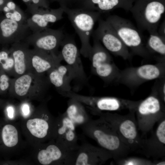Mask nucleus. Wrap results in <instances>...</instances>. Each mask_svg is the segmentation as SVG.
Returning <instances> with one entry per match:
<instances>
[{"mask_svg": "<svg viewBox=\"0 0 165 165\" xmlns=\"http://www.w3.org/2000/svg\"><path fill=\"white\" fill-rule=\"evenodd\" d=\"M56 118L48 110L46 101L35 108L29 117L21 119L22 134L30 146L52 139Z\"/></svg>", "mask_w": 165, "mask_h": 165, "instance_id": "1", "label": "nucleus"}, {"mask_svg": "<svg viewBox=\"0 0 165 165\" xmlns=\"http://www.w3.org/2000/svg\"><path fill=\"white\" fill-rule=\"evenodd\" d=\"M47 76L28 72L11 80L10 95L20 101H46L45 97L50 84Z\"/></svg>", "mask_w": 165, "mask_h": 165, "instance_id": "2", "label": "nucleus"}, {"mask_svg": "<svg viewBox=\"0 0 165 165\" xmlns=\"http://www.w3.org/2000/svg\"><path fill=\"white\" fill-rule=\"evenodd\" d=\"M62 7L67 15L81 42L80 53L89 59L92 48L90 39L96 22L101 18L100 13L81 7Z\"/></svg>", "mask_w": 165, "mask_h": 165, "instance_id": "3", "label": "nucleus"}, {"mask_svg": "<svg viewBox=\"0 0 165 165\" xmlns=\"http://www.w3.org/2000/svg\"><path fill=\"white\" fill-rule=\"evenodd\" d=\"M129 11L140 30L157 32L165 12V0H135Z\"/></svg>", "mask_w": 165, "mask_h": 165, "instance_id": "4", "label": "nucleus"}, {"mask_svg": "<svg viewBox=\"0 0 165 165\" xmlns=\"http://www.w3.org/2000/svg\"><path fill=\"white\" fill-rule=\"evenodd\" d=\"M31 156L41 165H73L75 151L51 140L32 147Z\"/></svg>", "mask_w": 165, "mask_h": 165, "instance_id": "5", "label": "nucleus"}, {"mask_svg": "<svg viewBox=\"0 0 165 165\" xmlns=\"http://www.w3.org/2000/svg\"><path fill=\"white\" fill-rule=\"evenodd\" d=\"M105 20L112 27L125 45L133 54L144 58L150 57L139 31L130 21L115 15L109 16Z\"/></svg>", "mask_w": 165, "mask_h": 165, "instance_id": "6", "label": "nucleus"}, {"mask_svg": "<svg viewBox=\"0 0 165 165\" xmlns=\"http://www.w3.org/2000/svg\"><path fill=\"white\" fill-rule=\"evenodd\" d=\"M23 136L20 124L0 117V156L11 158L30 146Z\"/></svg>", "mask_w": 165, "mask_h": 165, "instance_id": "7", "label": "nucleus"}, {"mask_svg": "<svg viewBox=\"0 0 165 165\" xmlns=\"http://www.w3.org/2000/svg\"><path fill=\"white\" fill-rule=\"evenodd\" d=\"M97 28L94 30L93 38L99 40L105 48L113 55L125 60L130 59L131 54L116 31L106 20L100 18Z\"/></svg>", "mask_w": 165, "mask_h": 165, "instance_id": "8", "label": "nucleus"}, {"mask_svg": "<svg viewBox=\"0 0 165 165\" xmlns=\"http://www.w3.org/2000/svg\"><path fill=\"white\" fill-rule=\"evenodd\" d=\"M164 64H146L127 68L120 72L116 80L129 86H137L143 83L163 77Z\"/></svg>", "mask_w": 165, "mask_h": 165, "instance_id": "9", "label": "nucleus"}, {"mask_svg": "<svg viewBox=\"0 0 165 165\" xmlns=\"http://www.w3.org/2000/svg\"><path fill=\"white\" fill-rule=\"evenodd\" d=\"M90 59L92 71L106 83L116 81L120 73L108 52L100 44L94 45Z\"/></svg>", "mask_w": 165, "mask_h": 165, "instance_id": "10", "label": "nucleus"}, {"mask_svg": "<svg viewBox=\"0 0 165 165\" xmlns=\"http://www.w3.org/2000/svg\"><path fill=\"white\" fill-rule=\"evenodd\" d=\"M60 46V53L63 60L72 71L74 81L77 83L85 85L88 79L85 72L80 56V52L73 35L65 34Z\"/></svg>", "mask_w": 165, "mask_h": 165, "instance_id": "11", "label": "nucleus"}, {"mask_svg": "<svg viewBox=\"0 0 165 165\" xmlns=\"http://www.w3.org/2000/svg\"><path fill=\"white\" fill-rule=\"evenodd\" d=\"M65 35L62 28L52 29L48 27L35 32H32L24 41L33 48L58 53L57 51Z\"/></svg>", "mask_w": 165, "mask_h": 165, "instance_id": "12", "label": "nucleus"}, {"mask_svg": "<svg viewBox=\"0 0 165 165\" xmlns=\"http://www.w3.org/2000/svg\"><path fill=\"white\" fill-rule=\"evenodd\" d=\"M52 139L72 150H77L79 146L75 126L65 112L56 117Z\"/></svg>", "mask_w": 165, "mask_h": 165, "instance_id": "13", "label": "nucleus"}, {"mask_svg": "<svg viewBox=\"0 0 165 165\" xmlns=\"http://www.w3.org/2000/svg\"><path fill=\"white\" fill-rule=\"evenodd\" d=\"M62 60L60 52L56 53L34 48L30 49L28 61V72L39 75H44L61 64Z\"/></svg>", "mask_w": 165, "mask_h": 165, "instance_id": "14", "label": "nucleus"}, {"mask_svg": "<svg viewBox=\"0 0 165 165\" xmlns=\"http://www.w3.org/2000/svg\"><path fill=\"white\" fill-rule=\"evenodd\" d=\"M26 24L18 23L0 15V44L6 45L24 41L30 33Z\"/></svg>", "mask_w": 165, "mask_h": 165, "instance_id": "15", "label": "nucleus"}, {"mask_svg": "<svg viewBox=\"0 0 165 165\" xmlns=\"http://www.w3.org/2000/svg\"><path fill=\"white\" fill-rule=\"evenodd\" d=\"M64 13L60 6L57 9L39 8L30 14L26 24L32 32H38L47 28L49 24L62 19Z\"/></svg>", "mask_w": 165, "mask_h": 165, "instance_id": "16", "label": "nucleus"}, {"mask_svg": "<svg viewBox=\"0 0 165 165\" xmlns=\"http://www.w3.org/2000/svg\"><path fill=\"white\" fill-rule=\"evenodd\" d=\"M47 74L50 83L60 94L72 91L71 83L75 78L72 71L67 65L61 64Z\"/></svg>", "mask_w": 165, "mask_h": 165, "instance_id": "17", "label": "nucleus"}, {"mask_svg": "<svg viewBox=\"0 0 165 165\" xmlns=\"http://www.w3.org/2000/svg\"><path fill=\"white\" fill-rule=\"evenodd\" d=\"M135 0H81L78 7L101 13L121 8L129 11Z\"/></svg>", "mask_w": 165, "mask_h": 165, "instance_id": "18", "label": "nucleus"}, {"mask_svg": "<svg viewBox=\"0 0 165 165\" xmlns=\"http://www.w3.org/2000/svg\"><path fill=\"white\" fill-rule=\"evenodd\" d=\"M105 154L89 143H83L75 151L73 165L97 164L105 159Z\"/></svg>", "mask_w": 165, "mask_h": 165, "instance_id": "19", "label": "nucleus"}, {"mask_svg": "<svg viewBox=\"0 0 165 165\" xmlns=\"http://www.w3.org/2000/svg\"><path fill=\"white\" fill-rule=\"evenodd\" d=\"M29 46L24 41L11 45L9 50L14 60L13 76L14 77L28 72Z\"/></svg>", "mask_w": 165, "mask_h": 165, "instance_id": "20", "label": "nucleus"}, {"mask_svg": "<svg viewBox=\"0 0 165 165\" xmlns=\"http://www.w3.org/2000/svg\"><path fill=\"white\" fill-rule=\"evenodd\" d=\"M65 112L67 116L75 125L82 126L90 119L83 104L78 100L69 98Z\"/></svg>", "mask_w": 165, "mask_h": 165, "instance_id": "21", "label": "nucleus"}, {"mask_svg": "<svg viewBox=\"0 0 165 165\" xmlns=\"http://www.w3.org/2000/svg\"><path fill=\"white\" fill-rule=\"evenodd\" d=\"M146 48L151 54H157L164 59L165 56V37L159 34L157 31L149 33Z\"/></svg>", "mask_w": 165, "mask_h": 165, "instance_id": "22", "label": "nucleus"}, {"mask_svg": "<svg viewBox=\"0 0 165 165\" xmlns=\"http://www.w3.org/2000/svg\"><path fill=\"white\" fill-rule=\"evenodd\" d=\"M159 100L156 97L151 96L143 101L140 105L138 110L142 115L156 113L160 109Z\"/></svg>", "mask_w": 165, "mask_h": 165, "instance_id": "23", "label": "nucleus"}, {"mask_svg": "<svg viewBox=\"0 0 165 165\" xmlns=\"http://www.w3.org/2000/svg\"><path fill=\"white\" fill-rule=\"evenodd\" d=\"M14 62L9 49L0 51V65L5 71L13 75Z\"/></svg>", "mask_w": 165, "mask_h": 165, "instance_id": "24", "label": "nucleus"}, {"mask_svg": "<svg viewBox=\"0 0 165 165\" xmlns=\"http://www.w3.org/2000/svg\"><path fill=\"white\" fill-rule=\"evenodd\" d=\"M119 130L123 136L127 139H134L137 136L136 126L130 120H127L122 123L120 125Z\"/></svg>", "mask_w": 165, "mask_h": 165, "instance_id": "25", "label": "nucleus"}, {"mask_svg": "<svg viewBox=\"0 0 165 165\" xmlns=\"http://www.w3.org/2000/svg\"><path fill=\"white\" fill-rule=\"evenodd\" d=\"M27 6L28 12L31 14L39 8H49L48 0H21Z\"/></svg>", "mask_w": 165, "mask_h": 165, "instance_id": "26", "label": "nucleus"}, {"mask_svg": "<svg viewBox=\"0 0 165 165\" xmlns=\"http://www.w3.org/2000/svg\"><path fill=\"white\" fill-rule=\"evenodd\" d=\"M4 16L6 18L18 23L26 24L28 17L19 6L15 10L5 13Z\"/></svg>", "mask_w": 165, "mask_h": 165, "instance_id": "27", "label": "nucleus"}, {"mask_svg": "<svg viewBox=\"0 0 165 165\" xmlns=\"http://www.w3.org/2000/svg\"><path fill=\"white\" fill-rule=\"evenodd\" d=\"M18 107V110L21 119L29 117L33 112L35 108H33L30 101H24Z\"/></svg>", "mask_w": 165, "mask_h": 165, "instance_id": "28", "label": "nucleus"}, {"mask_svg": "<svg viewBox=\"0 0 165 165\" xmlns=\"http://www.w3.org/2000/svg\"><path fill=\"white\" fill-rule=\"evenodd\" d=\"M6 117L5 118L8 120L15 121L20 117L18 108L12 104L8 105L6 108Z\"/></svg>", "mask_w": 165, "mask_h": 165, "instance_id": "29", "label": "nucleus"}, {"mask_svg": "<svg viewBox=\"0 0 165 165\" xmlns=\"http://www.w3.org/2000/svg\"><path fill=\"white\" fill-rule=\"evenodd\" d=\"M11 80L8 76L5 74H3L0 75V90L2 92H4L9 89Z\"/></svg>", "mask_w": 165, "mask_h": 165, "instance_id": "30", "label": "nucleus"}, {"mask_svg": "<svg viewBox=\"0 0 165 165\" xmlns=\"http://www.w3.org/2000/svg\"><path fill=\"white\" fill-rule=\"evenodd\" d=\"M156 135L160 141L165 144V121L162 122L159 126L157 131Z\"/></svg>", "mask_w": 165, "mask_h": 165, "instance_id": "31", "label": "nucleus"}, {"mask_svg": "<svg viewBox=\"0 0 165 165\" xmlns=\"http://www.w3.org/2000/svg\"><path fill=\"white\" fill-rule=\"evenodd\" d=\"M52 2L58 3L60 7L66 6L72 8L73 5L78 4L79 5L80 0H50Z\"/></svg>", "mask_w": 165, "mask_h": 165, "instance_id": "32", "label": "nucleus"}, {"mask_svg": "<svg viewBox=\"0 0 165 165\" xmlns=\"http://www.w3.org/2000/svg\"><path fill=\"white\" fill-rule=\"evenodd\" d=\"M5 5L9 8L10 11L15 10L18 6L13 0H8Z\"/></svg>", "mask_w": 165, "mask_h": 165, "instance_id": "33", "label": "nucleus"}, {"mask_svg": "<svg viewBox=\"0 0 165 165\" xmlns=\"http://www.w3.org/2000/svg\"><path fill=\"white\" fill-rule=\"evenodd\" d=\"M157 32L160 35L165 37V20L159 25L157 29Z\"/></svg>", "mask_w": 165, "mask_h": 165, "instance_id": "34", "label": "nucleus"}, {"mask_svg": "<svg viewBox=\"0 0 165 165\" xmlns=\"http://www.w3.org/2000/svg\"><path fill=\"white\" fill-rule=\"evenodd\" d=\"M8 0H0V7H2L5 5Z\"/></svg>", "mask_w": 165, "mask_h": 165, "instance_id": "35", "label": "nucleus"}, {"mask_svg": "<svg viewBox=\"0 0 165 165\" xmlns=\"http://www.w3.org/2000/svg\"><path fill=\"white\" fill-rule=\"evenodd\" d=\"M162 89L161 90L162 91V92L163 93V94L164 95H165V83L163 84V85L162 86Z\"/></svg>", "mask_w": 165, "mask_h": 165, "instance_id": "36", "label": "nucleus"}, {"mask_svg": "<svg viewBox=\"0 0 165 165\" xmlns=\"http://www.w3.org/2000/svg\"><path fill=\"white\" fill-rule=\"evenodd\" d=\"M157 165H165V162H163L158 163Z\"/></svg>", "mask_w": 165, "mask_h": 165, "instance_id": "37", "label": "nucleus"}, {"mask_svg": "<svg viewBox=\"0 0 165 165\" xmlns=\"http://www.w3.org/2000/svg\"><path fill=\"white\" fill-rule=\"evenodd\" d=\"M2 8L0 7V15L1 14V13L2 12Z\"/></svg>", "mask_w": 165, "mask_h": 165, "instance_id": "38", "label": "nucleus"}, {"mask_svg": "<svg viewBox=\"0 0 165 165\" xmlns=\"http://www.w3.org/2000/svg\"><path fill=\"white\" fill-rule=\"evenodd\" d=\"M81 0H80V1Z\"/></svg>", "mask_w": 165, "mask_h": 165, "instance_id": "39", "label": "nucleus"}, {"mask_svg": "<svg viewBox=\"0 0 165 165\" xmlns=\"http://www.w3.org/2000/svg\"></svg>", "mask_w": 165, "mask_h": 165, "instance_id": "40", "label": "nucleus"}]
</instances>
